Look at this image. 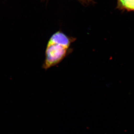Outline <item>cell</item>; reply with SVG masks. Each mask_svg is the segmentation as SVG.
Here are the masks:
<instances>
[{"label":"cell","instance_id":"1","mask_svg":"<svg viewBox=\"0 0 134 134\" xmlns=\"http://www.w3.org/2000/svg\"><path fill=\"white\" fill-rule=\"evenodd\" d=\"M76 40L62 31L54 33L47 44L43 68L47 70L61 63L71 53V45Z\"/></svg>","mask_w":134,"mask_h":134},{"label":"cell","instance_id":"2","mask_svg":"<svg viewBox=\"0 0 134 134\" xmlns=\"http://www.w3.org/2000/svg\"><path fill=\"white\" fill-rule=\"evenodd\" d=\"M119 8L128 12L134 11V0H118Z\"/></svg>","mask_w":134,"mask_h":134}]
</instances>
